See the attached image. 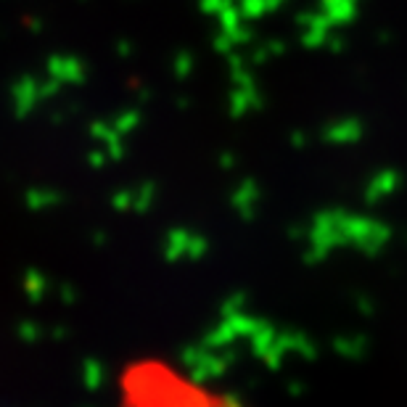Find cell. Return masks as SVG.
<instances>
[{
  "label": "cell",
  "instance_id": "obj_1",
  "mask_svg": "<svg viewBox=\"0 0 407 407\" xmlns=\"http://www.w3.org/2000/svg\"><path fill=\"white\" fill-rule=\"evenodd\" d=\"M117 407H246L162 357H138L117 378Z\"/></svg>",
  "mask_w": 407,
  "mask_h": 407
}]
</instances>
